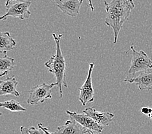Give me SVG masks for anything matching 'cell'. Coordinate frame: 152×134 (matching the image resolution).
I'll use <instances>...</instances> for the list:
<instances>
[{
    "label": "cell",
    "mask_w": 152,
    "mask_h": 134,
    "mask_svg": "<svg viewBox=\"0 0 152 134\" xmlns=\"http://www.w3.org/2000/svg\"><path fill=\"white\" fill-rule=\"evenodd\" d=\"M16 45V41L10 36L9 32L0 33V52H7L13 49Z\"/></svg>",
    "instance_id": "cell-14"
},
{
    "label": "cell",
    "mask_w": 152,
    "mask_h": 134,
    "mask_svg": "<svg viewBox=\"0 0 152 134\" xmlns=\"http://www.w3.org/2000/svg\"><path fill=\"white\" fill-rule=\"evenodd\" d=\"M84 0H56L57 7L64 14L71 17L77 16Z\"/></svg>",
    "instance_id": "cell-9"
},
{
    "label": "cell",
    "mask_w": 152,
    "mask_h": 134,
    "mask_svg": "<svg viewBox=\"0 0 152 134\" xmlns=\"http://www.w3.org/2000/svg\"><path fill=\"white\" fill-rule=\"evenodd\" d=\"M148 117H150V119H152V112H151V113L150 115H148Z\"/></svg>",
    "instance_id": "cell-21"
},
{
    "label": "cell",
    "mask_w": 152,
    "mask_h": 134,
    "mask_svg": "<svg viewBox=\"0 0 152 134\" xmlns=\"http://www.w3.org/2000/svg\"><path fill=\"white\" fill-rule=\"evenodd\" d=\"M55 86H57L56 83L50 84L43 83L41 85L32 87L27 103L29 105H36L44 103L48 99H52V90Z\"/></svg>",
    "instance_id": "cell-4"
},
{
    "label": "cell",
    "mask_w": 152,
    "mask_h": 134,
    "mask_svg": "<svg viewBox=\"0 0 152 134\" xmlns=\"http://www.w3.org/2000/svg\"><path fill=\"white\" fill-rule=\"evenodd\" d=\"M32 4L30 0H7V12L0 17V20H6L9 17H17L21 20L27 19L31 15L29 7Z\"/></svg>",
    "instance_id": "cell-3"
},
{
    "label": "cell",
    "mask_w": 152,
    "mask_h": 134,
    "mask_svg": "<svg viewBox=\"0 0 152 134\" xmlns=\"http://www.w3.org/2000/svg\"><path fill=\"white\" fill-rule=\"evenodd\" d=\"M0 57V77L8 74L15 66V59L13 57L7 56V52L1 53Z\"/></svg>",
    "instance_id": "cell-13"
},
{
    "label": "cell",
    "mask_w": 152,
    "mask_h": 134,
    "mask_svg": "<svg viewBox=\"0 0 152 134\" xmlns=\"http://www.w3.org/2000/svg\"><path fill=\"white\" fill-rule=\"evenodd\" d=\"M152 112V108H149V107H146L144 106L140 110V112L141 114L143 115H150Z\"/></svg>",
    "instance_id": "cell-17"
},
{
    "label": "cell",
    "mask_w": 152,
    "mask_h": 134,
    "mask_svg": "<svg viewBox=\"0 0 152 134\" xmlns=\"http://www.w3.org/2000/svg\"><path fill=\"white\" fill-rule=\"evenodd\" d=\"M89 132L73 119H69L62 126H58L54 134H86Z\"/></svg>",
    "instance_id": "cell-11"
},
{
    "label": "cell",
    "mask_w": 152,
    "mask_h": 134,
    "mask_svg": "<svg viewBox=\"0 0 152 134\" xmlns=\"http://www.w3.org/2000/svg\"><path fill=\"white\" fill-rule=\"evenodd\" d=\"M88 133L89 134H99V133H96V132H92V131H89V132Z\"/></svg>",
    "instance_id": "cell-20"
},
{
    "label": "cell",
    "mask_w": 152,
    "mask_h": 134,
    "mask_svg": "<svg viewBox=\"0 0 152 134\" xmlns=\"http://www.w3.org/2000/svg\"><path fill=\"white\" fill-rule=\"evenodd\" d=\"M132 51L131 66L128 70L129 75H133L137 72L145 71L152 68V59L150 58L143 50L137 51L133 45L130 47Z\"/></svg>",
    "instance_id": "cell-5"
},
{
    "label": "cell",
    "mask_w": 152,
    "mask_h": 134,
    "mask_svg": "<svg viewBox=\"0 0 152 134\" xmlns=\"http://www.w3.org/2000/svg\"><path fill=\"white\" fill-rule=\"evenodd\" d=\"M83 113L88 115L95 121L98 124L102 126L109 125L115 117V115L110 112H103L96 110L93 107L86 108L83 110Z\"/></svg>",
    "instance_id": "cell-10"
},
{
    "label": "cell",
    "mask_w": 152,
    "mask_h": 134,
    "mask_svg": "<svg viewBox=\"0 0 152 134\" xmlns=\"http://www.w3.org/2000/svg\"><path fill=\"white\" fill-rule=\"evenodd\" d=\"M104 3L107 14L105 24L113 29V43L116 44L123 25L135 8V3L133 0H112L110 3L104 1Z\"/></svg>",
    "instance_id": "cell-1"
},
{
    "label": "cell",
    "mask_w": 152,
    "mask_h": 134,
    "mask_svg": "<svg viewBox=\"0 0 152 134\" xmlns=\"http://www.w3.org/2000/svg\"><path fill=\"white\" fill-rule=\"evenodd\" d=\"M94 67L95 63L89 64L88 76L84 84L79 88V101H80L83 106H85L88 103H91L95 101V91L92 83V73Z\"/></svg>",
    "instance_id": "cell-6"
},
{
    "label": "cell",
    "mask_w": 152,
    "mask_h": 134,
    "mask_svg": "<svg viewBox=\"0 0 152 134\" xmlns=\"http://www.w3.org/2000/svg\"><path fill=\"white\" fill-rule=\"evenodd\" d=\"M124 82L137 85L140 90L150 91L152 90V71L148 70L140 72L135 77H127Z\"/></svg>",
    "instance_id": "cell-8"
},
{
    "label": "cell",
    "mask_w": 152,
    "mask_h": 134,
    "mask_svg": "<svg viewBox=\"0 0 152 134\" xmlns=\"http://www.w3.org/2000/svg\"><path fill=\"white\" fill-rule=\"evenodd\" d=\"M54 1H56V0H54Z\"/></svg>",
    "instance_id": "cell-22"
},
{
    "label": "cell",
    "mask_w": 152,
    "mask_h": 134,
    "mask_svg": "<svg viewBox=\"0 0 152 134\" xmlns=\"http://www.w3.org/2000/svg\"><path fill=\"white\" fill-rule=\"evenodd\" d=\"M66 113L71 119H73L80 125H82L89 131L95 132L96 133H101L103 131L104 126L94 121L93 119L85 114H78L76 112H71L67 110Z\"/></svg>",
    "instance_id": "cell-7"
},
{
    "label": "cell",
    "mask_w": 152,
    "mask_h": 134,
    "mask_svg": "<svg viewBox=\"0 0 152 134\" xmlns=\"http://www.w3.org/2000/svg\"><path fill=\"white\" fill-rule=\"evenodd\" d=\"M18 85V82L17 81L14 75L1 80L0 81V96L12 95L19 97L20 93L16 89Z\"/></svg>",
    "instance_id": "cell-12"
},
{
    "label": "cell",
    "mask_w": 152,
    "mask_h": 134,
    "mask_svg": "<svg viewBox=\"0 0 152 134\" xmlns=\"http://www.w3.org/2000/svg\"><path fill=\"white\" fill-rule=\"evenodd\" d=\"M38 128H39V129H42V130H43V131L45 133V134H54L53 133L50 132L49 131V130H48V128L43 127L42 123H39V124L38 125Z\"/></svg>",
    "instance_id": "cell-18"
},
{
    "label": "cell",
    "mask_w": 152,
    "mask_h": 134,
    "mask_svg": "<svg viewBox=\"0 0 152 134\" xmlns=\"http://www.w3.org/2000/svg\"><path fill=\"white\" fill-rule=\"evenodd\" d=\"M88 4H89V5L90 7V8H91V11L93 12L94 10H95V8H94V7H93L92 0H88Z\"/></svg>",
    "instance_id": "cell-19"
},
{
    "label": "cell",
    "mask_w": 152,
    "mask_h": 134,
    "mask_svg": "<svg viewBox=\"0 0 152 134\" xmlns=\"http://www.w3.org/2000/svg\"><path fill=\"white\" fill-rule=\"evenodd\" d=\"M21 134H45L42 129L36 128L34 126L28 128L27 126H22L20 127Z\"/></svg>",
    "instance_id": "cell-16"
},
{
    "label": "cell",
    "mask_w": 152,
    "mask_h": 134,
    "mask_svg": "<svg viewBox=\"0 0 152 134\" xmlns=\"http://www.w3.org/2000/svg\"><path fill=\"white\" fill-rule=\"evenodd\" d=\"M1 108L8 110L12 112H26V108L21 105V104L16 100L7 101L5 102L0 103Z\"/></svg>",
    "instance_id": "cell-15"
},
{
    "label": "cell",
    "mask_w": 152,
    "mask_h": 134,
    "mask_svg": "<svg viewBox=\"0 0 152 134\" xmlns=\"http://www.w3.org/2000/svg\"><path fill=\"white\" fill-rule=\"evenodd\" d=\"M53 36L56 43V54L47 61L45 66L50 73L55 75L56 80V83L60 90V99H62V86H64L66 88L68 87L66 81V63L60 46L61 39L63 38V35L59 34L57 35L53 33Z\"/></svg>",
    "instance_id": "cell-2"
}]
</instances>
